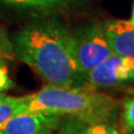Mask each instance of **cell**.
<instances>
[{
  "label": "cell",
  "mask_w": 134,
  "mask_h": 134,
  "mask_svg": "<svg viewBox=\"0 0 134 134\" xmlns=\"http://www.w3.org/2000/svg\"><path fill=\"white\" fill-rule=\"evenodd\" d=\"M58 134H86L87 124L74 117L65 116Z\"/></svg>",
  "instance_id": "cell-10"
},
{
  "label": "cell",
  "mask_w": 134,
  "mask_h": 134,
  "mask_svg": "<svg viewBox=\"0 0 134 134\" xmlns=\"http://www.w3.org/2000/svg\"><path fill=\"white\" fill-rule=\"evenodd\" d=\"M24 113V100L23 96L15 97V96H5L0 102V124L3 123L9 117L16 114Z\"/></svg>",
  "instance_id": "cell-8"
},
{
  "label": "cell",
  "mask_w": 134,
  "mask_h": 134,
  "mask_svg": "<svg viewBox=\"0 0 134 134\" xmlns=\"http://www.w3.org/2000/svg\"><path fill=\"white\" fill-rule=\"evenodd\" d=\"M65 116L41 112L20 113L0 124V134H37L46 129L59 130Z\"/></svg>",
  "instance_id": "cell-5"
},
{
  "label": "cell",
  "mask_w": 134,
  "mask_h": 134,
  "mask_svg": "<svg viewBox=\"0 0 134 134\" xmlns=\"http://www.w3.org/2000/svg\"><path fill=\"white\" fill-rule=\"evenodd\" d=\"M86 134H125L115 122H103L87 125Z\"/></svg>",
  "instance_id": "cell-11"
},
{
  "label": "cell",
  "mask_w": 134,
  "mask_h": 134,
  "mask_svg": "<svg viewBox=\"0 0 134 134\" xmlns=\"http://www.w3.org/2000/svg\"><path fill=\"white\" fill-rule=\"evenodd\" d=\"M73 50L79 70L86 76L114 54L103 25H88L73 32Z\"/></svg>",
  "instance_id": "cell-3"
},
{
  "label": "cell",
  "mask_w": 134,
  "mask_h": 134,
  "mask_svg": "<svg viewBox=\"0 0 134 134\" xmlns=\"http://www.w3.org/2000/svg\"><path fill=\"white\" fill-rule=\"evenodd\" d=\"M133 94H134V91H133Z\"/></svg>",
  "instance_id": "cell-17"
},
{
  "label": "cell",
  "mask_w": 134,
  "mask_h": 134,
  "mask_svg": "<svg viewBox=\"0 0 134 134\" xmlns=\"http://www.w3.org/2000/svg\"><path fill=\"white\" fill-rule=\"evenodd\" d=\"M37 134H55V130H53V129H46V130H44V131H41V132L37 133Z\"/></svg>",
  "instance_id": "cell-13"
},
{
  "label": "cell",
  "mask_w": 134,
  "mask_h": 134,
  "mask_svg": "<svg viewBox=\"0 0 134 134\" xmlns=\"http://www.w3.org/2000/svg\"><path fill=\"white\" fill-rule=\"evenodd\" d=\"M0 3L36 14L53 15L76 9L83 0H0Z\"/></svg>",
  "instance_id": "cell-7"
},
{
  "label": "cell",
  "mask_w": 134,
  "mask_h": 134,
  "mask_svg": "<svg viewBox=\"0 0 134 134\" xmlns=\"http://www.w3.org/2000/svg\"><path fill=\"white\" fill-rule=\"evenodd\" d=\"M130 23H131L133 26H134V2H133V7H132V15H131V19L129 20Z\"/></svg>",
  "instance_id": "cell-14"
},
{
  "label": "cell",
  "mask_w": 134,
  "mask_h": 134,
  "mask_svg": "<svg viewBox=\"0 0 134 134\" xmlns=\"http://www.w3.org/2000/svg\"><path fill=\"white\" fill-rule=\"evenodd\" d=\"M14 87V83L9 77L7 67L0 62V93L9 91Z\"/></svg>",
  "instance_id": "cell-12"
},
{
  "label": "cell",
  "mask_w": 134,
  "mask_h": 134,
  "mask_svg": "<svg viewBox=\"0 0 134 134\" xmlns=\"http://www.w3.org/2000/svg\"><path fill=\"white\" fill-rule=\"evenodd\" d=\"M103 29L113 52L134 57V26L129 20H108L103 25Z\"/></svg>",
  "instance_id": "cell-6"
},
{
  "label": "cell",
  "mask_w": 134,
  "mask_h": 134,
  "mask_svg": "<svg viewBox=\"0 0 134 134\" xmlns=\"http://www.w3.org/2000/svg\"><path fill=\"white\" fill-rule=\"evenodd\" d=\"M5 94H3V93H0V102H1V100L3 99V98H5Z\"/></svg>",
  "instance_id": "cell-16"
},
{
  "label": "cell",
  "mask_w": 134,
  "mask_h": 134,
  "mask_svg": "<svg viewBox=\"0 0 134 134\" xmlns=\"http://www.w3.org/2000/svg\"><path fill=\"white\" fill-rule=\"evenodd\" d=\"M12 50L21 60L54 86L87 88V76L79 70L74 57L73 32L53 18L35 20L14 35Z\"/></svg>",
  "instance_id": "cell-1"
},
{
  "label": "cell",
  "mask_w": 134,
  "mask_h": 134,
  "mask_svg": "<svg viewBox=\"0 0 134 134\" xmlns=\"http://www.w3.org/2000/svg\"><path fill=\"white\" fill-rule=\"evenodd\" d=\"M24 113L41 112L69 116L87 125L115 122L119 116V102L95 90L66 88L46 84L41 90L23 96Z\"/></svg>",
  "instance_id": "cell-2"
},
{
  "label": "cell",
  "mask_w": 134,
  "mask_h": 134,
  "mask_svg": "<svg viewBox=\"0 0 134 134\" xmlns=\"http://www.w3.org/2000/svg\"><path fill=\"white\" fill-rule=\"evenodd\" d=\"M87 88H108L134 84V57L112 54L99 66L87 74Z\"/></svg>",
  "instance_id": "cell-4"
},
{
  "label": "cell",
  "mask_w": 134,
  "mask_h": 134,
  "mask_svg": "<svg viewBox=\"0 0 134 134\" xmlns=\"http://www.w3.org/2000/svg\"><path fill=\"white\" fill-rule=\"evenodd\" d=\"M122 121L125 134L134 132V96L124 99L122 105Z\"/></svg>",
  "instance_id": "cell-9"
},
{
  "label": "cell",
  "mask_w": 134,
  "mask_h": 134,
  "mask_svg": "<svg viewBox=\"0 0 134 134\" xmlns=\"http://www.w3.org/2000/svg\"><path fill=\"white\" fill-rule=\"evenodd\" d=\"M3 45H1V36H0V53H2L3 52Z\"/></svg>",
  "instance_id": "cell-15"
}]
</instances>
